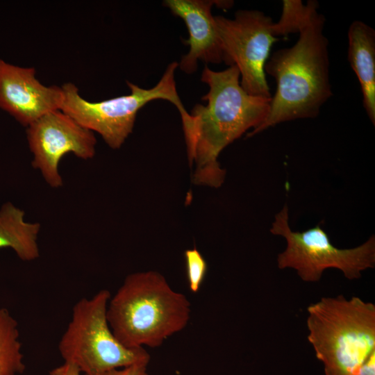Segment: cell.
Returning <instances> with one entry per match:
<instances>
[{"instance_id":"10","label":"cell","mask_w":375,"mask_h":375,"mask_svg":"<svg viewBox=\"0 0 375 375\" xmlns=\"http://www.w3.org/2000/svg\"><path fill=\"white\" fill-rule=\"evenodd\" d=\"M61 87L46 86L33 67H21L0 59V108L27 127L45 114L60 110Z\"/></svg>"},{"instance_id":"17","label":"cell","mask_w":375,"mask_h":375,"mask_svg":"<svg viewBox=\"0 0 375 375\" xmlns=\"http://www.w3.org/2000/svg\"><path fill=\"white\" fill-rule=\"evenodd\" d=\"M80 370L74 365L64 362L49 372V375H81Z\"/></svg>"},{"instance_id":"13","label":"cell","mask_w":375,"mask_h":375,"mask_svg":"<svg viewBox=\"0 0 375 375\" xmlns=\"http://www.w3.org/2000/svg\"><path fill=\"white\" fill-rule=\"evenodd\" d=\"M24 210L10 202L0 208V249H12L23 261H32L40 256L38 243L41 226L24 219Z\"/></svg>"},{"instance_id":"12","label":"cell","mask_w":375,"mask_h":375,"mask_svg":"<svg viewBox=\"0 0 375 375\" xmlns=\"http://www.w3.org/2000/svg\"><path fill=\"white\" fill-rule=\"evenodd\" d=\"M348 60L358 77L362 105L375 124V31L360 20H354L348 30Z\"/></svg>"},{"instance_id":"14","label":"cell","mask_w":375,"mask_h":375,"mask_svg":"<svg viewBox=\"0 0 375 375\" xmlns=\"http://www.w3.org/2000/svg\"><path fill=\"white\" fill-rule=\"evenodd\" d=\"M26 369L18 323L10 312L0 308V375H17Z\"/></svg>"},{"instance_id":"11","label":"cell","mask_w":375,"mask_h":375,"mask_svg":"<svg viewBox=\"0 0 375 375\" xmlns=\"http://www.w3.org/2000/svg\"><path fill=\"white\" fill-rule=\"evenodd\" d=\"M217 1L166 0L163 4L172 14L181 18L186 24L189 38L185 43L189 52L181 58L178 66L186 74L197 70V61L219 64L224 62L222 44L215 16L211 10Z\"/></svg>"},{"instance_id":"7","label":"cell","mask_w":375,"mask_h":375,"mask_svg":"<svg viewBox=\"0 0 375 375\" xmlns=\"http://www.w3.org/2000/svg\"><path fill=\"white\" fill-rule=\"evenodd\" d=\"M269 231L286 241L285 250L277 256L278 267L294 269L305 282H318L330 268L339 269L349 280L358 279L375 266L374 235L358 247L338 248L319 224L301 232L292 231L287 204L275 215Z\"/></svg>"},{"instance_id":"15","label":"cell","mask_w":375,"mask_h":375,"mask_svg":"<svg viewBox=\"0 0 375 375\" xmlns=\"http://www.w3.org/2000/svg\"><path fill=\"white\" fill-rule=\"evenodd\" d=\"M184 255L189 288L192 293H197L207 272L206 261L196 248L187 249Z\"/></svg>"},{"instance_id":"3","label":"cell","mask_w":375,"mask_h":375,"mask_svg":"<svg viewBox=\"0 0 375 375\" xmlns=\"http://www.w3.org/2000/svg\"><path fill=\"white\" fill-rule=\"evenodd\" d=\"M190 303L154 271L127 276L107 306V319L117 340L128 348L160 347L182 331L190 318Z\"/></svg>"},{"instance_id":"2","label":"cell","mask_w":375,"mask_h":375,"mask_svg":"<svg viewBox=\"0 0 375 375\" xmlns=\"http://www.w3.org/2000/svg\"><path fill=\"white\" fill-rule=\"evenodd\" d=\"M324 24L318 3L308 1L296 24V43L275 51L265 64V74L274 78L276 90L265 119L247 137L283 122L315 118L333 95Z\"/></svg>"},{"instance_id":"5","label":"cell","mask_w":375,"mask_h":375,"mask_svg":"<svg viewBox=\"0 0 375 375\" xmlns=\"http://www.w3.org/2000/svg\"><path fill=\"white\" fill-rule=\"evenodd\" d=\"M111 295L103 289L73 306L71 320L62 335L58 350L64 362L76 366L84 375H105L135 364L148 365L150 355L144 348H128L113 334L108 319Z\"/></svg>"},{"instance_id":"9","label":"cell","mask_w":375,"mask_h":375,"mask_svg":"<svg viewBox=\"0 0 375 375\" xmlns=\"http://www.w3.org/2000/svg\"><path fill=\"white\" fill-rule=\"evenodd\" d=\"M26 135L33 156L32 166L53 188L63 185L59 172L63 156L73 153L78 158L88 160L95 154L94 132L60 110L49 112L28 126Z\"/></svg>"},{"instance_id":"6","label":"cell","mask_w":375,"mask_h":375,"mask_svg":"<svg viewBox=\"0 0 375 375\" xmlns=\"http://www.w3.org/2000/svg\"><path fill=\"white\" fill-rule=\"evenodd\" d=\"M178 63H170L158 83L150 89H144L129 81V94L107 100L90 102L78 94L72 83L61 88L63 100L60 110L82 126L97 132L112 149H119L132 132L138 112L155 99L167 100L178 109L181 120L189 116L178 94L174 73Z\"/></svg>"},{"instance_id":"1","label":"cell","mask_w":375,"mask_h":375,"mask_svg":"<svg viewBox=\"0 0 375 375\" xmlns=\"http://www.w3.org/2000/svg\"><path fill=\"white\" fill-rule=\"evenodd\" d=\"M201 81L209 88L202 97L207 105L196 104L189 119L182 123L183 128L189 161L196 165L194 183L218 188L225 176L218 156L243 133L263 122L272 97L247 93L240 85L235 65L219 72L206 65Z\"/></svg>"},{"instance_id":"4","label":"cell","mask_w":375,"mask_h":375,"mask_svg":"<svg viewBox=\"0 0 375 375\" xmlns=\"http://www.w3.org/2000/svg\"><path fill=\"white\" fill-rule=\"evenodd\" d=\"M307 312L308 340L325 375H359L375 356V305L340 294L321 298Z\"/></svg>"},{"instance_id":"16","label":"cell","mask_w":375,"mask_h":375,"mask_svg":"<svg viewBox=\"0 0 375 375\" xmlns=\"http://www.w3.org/2000/svg\"><path fill=\"white\" fill-rule=\"evenodd\" d=\"M147 365L135 364L111 370L105 375H149Z\"/></svg>"},{"instance_id":"8","label":"cell","mask_w":375,"mask_h":375,"mask_svg":"<svg viewBox=\"0 0 375 375\" xmlns=\"http://www.w3.org/2000/svg\"><path fill=\"white\" fill-rule=\"evenodd\" d=\"M215 19L224 62L237 67L242 88L251 95L272 97L265 66L272 45L279 40L275 22L256 10H239L233 19L215 16Z\"/></svg>"}]
</instances>
